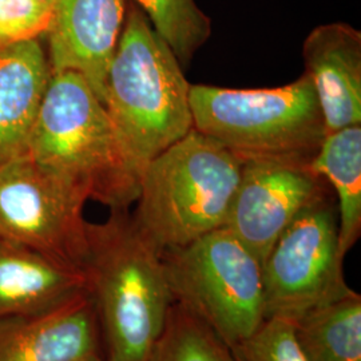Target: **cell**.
Masks as SVG:
<instances>
[{
  "instance_id": "cell-1",
  "label": "cell",
  "mask_w": 361,
  "mask_h": 361,
  "mask_svg": "<svg viewBox=\"0 0 361 361\" xmlns=\"http://www.w3.org/2000/svg\"><path fill=\"white\" fill-rule=\"evenodd\" d=\"M85 273L107 361H149L173 304L161 252L128 209L87 224Z\"/></svg>"
},
{
  "instance_id": "cell-2",
  "label": "cell",
  "mask_w": 361,
  "mask_h": 361,
  "mask_svg": "<svg viewBox=\"0 0 361 361\" xmlns=\"http://www.w3.org/2000/svg\"><path fill=\"white\" fill-rule=\"evenodd\" d=\"M27 153L58 180L110 210L129 209L141 174L104 102L75 71L51 73Z\"/></svg>"
},
{
  "instance_id": "cell-3",
  "label": "cell",
  "mask_w": 361,
  "mask_h": 361,
  "mask_svg": "<svg viewBox=\"0 0 361 361\" xmlns=\"http://www.w3.org/2000/svg\"><path fill=\"white\" fill-rule=\"evenodd\" d=\"M190 85L180 61L142 10H126L107 71L104 106L140 174L193 129Z\"/></svg>"
},
{
  "instance_id": "cell-4",
  "label": "cell",
  "mask_w": 361,
  "mask_h": 361,
  "mask_svg": "<svg viewBox=\"0 0 361 361\" xmlns=\"http://www.w3.org/2000/svg\"><path fill=\"white\" fill-rule=\"evenodd\" d=\"M243 165L222 143L190 130L143 168L138 228L159 252L224 228Z\"/></svg>"
},
{
  "instance_id": "cell-5",
  "label": "cell",
  "mask_w": 361,
  "mask_h": 361,
  "mask_svg": "<svg viewBox=\"0 0 361 361\" xmlns=\"http://www.w3.org/2000/svg\"><path fill=\"white\" fill-rule=\"evenodd\" d=\"M193 129L243 161L267 157L313 158L326 135L314 87L305 74L271 89L190 85Z\"/></svg>"
},
{
  "instance_id": "cell-6",
  "label": "cell",
  "mask_w": 361,
  "mask_h": 361,
  "mask_svg": "<svg viewBox=\"0 0 361 361\" xmlns=\"http://www.w3.org/2000/svg\"><path fill=\"white\" fill-rule=\"evenodd\" d=\"M161 257L173 301L207 324L229 348L265 320L262 265L229 229L164 250Z\"/></svg>"
},
{
  "instance_id": "cell-7",
  "label": "cell",
  "mask_w": 361,
  "mask_h": 361,
  "mask_svg": "<svg viewBox=\"0 0 361 361\" xmlns=\"http://www.w3.org/2000/svg\"><path fill=\"white\" fill-rule=\"evenodd\" d=\"M265 319L296 322L350 290L338 252V219L328 197L302 210L262 262Z\"/></svg>"
},
{
  "instance_id": "cell-8",
  "label": "cell",
  "mask_w": 361,
  "mask_h": 361,
  "mask_svg": "<svg viewBox=\"0 0 361 361\" xmlns=\"http://www.w3.org/2000/svg\"><path fill=\"white\" fill-rule=\"evenodd\" d=\"M89 200L28 153L0 162V237L85 271Z\"/></svg>"
},
{
  "instance_id": "cell-9",
  "label": "cell",
  "mask_w": 361,
  "mask_h": 361,
  "mask_svg": "<svg viewBox=\"0 0 361 361\" xmlns=\"http://www.w3.org/2000/svg\"><path fill=\"white\" fill-rule=\"evenodd\" d=\"M312 158L246 159L225 222L226 229L264 262L271 246L297 216L326 195Z\"/></svg>"
},
{
  "instance_id": "cell-10",
  "label": "cell",
  "mask_w": 361,
  "mask_h": 361,
  "mask_svg": "<svg viewBox=\"0 0 361 361\" xmlns=\"http://www.w3.org/2000/svg\"><path fill=\"white\" fill-rule=\"evenodd\" d=\"M125 18V0H55L46 35L51 73L75 71L104 102L107 71Z\"/></svg>"
},
{
  "instance_id": "cell-11",
  "label": "cell",
  "mask_w": 361,
  "mask_h": 361,
  "mask_svg": "<svg viewBox=\"0 0 361 361\" xmlns=\"http://www.w3.org/2000/svg\"><path fill=\"white\" fill-rule=\"evenodd\" d=\"M102 343L89 292L44 313L0 320V361L104 360Z\"/></svg>"
},
{
  "instance_id": "cell-12",
  "label": "cell",
  "mask_w": 361,
  "mask_h": 361,
  "mask_svg": "<svg viewBox=\"0 0 361 361\" xmlns=\"http://www.w3.org/2000/svg\"><path fill=\"white\" fill-rule=\"evenodd\" d=\"M305 75L323 113L326 135L361 123V32L347 23L313 28L302 44Z\"/></svg>"
},
{
  "instance_id": "cell-13",
  "label": "cell",
  "mask_w": 361,
  "mask_h": 361,
  "mask_svg": "<svg viewBox=\"0 0 361 361\" xmlns=\"http://www.w3.org/2000/svg\"><path fill=\"white\" fill-rule=\"evenodd\" d=\"M85 292L83 269L0 237V320L44 313Z\"/></svg>"
},
{
  "instance_id": "cell-14",
  "label": "cell",
  "mask_w": 361,
  "mask_h": 361,
  "mask_svg": "<svg viewBox=\"0 0 361 361\" xmlns=\"http://www.w3.org/2000/svg\"><path fill=\"white\" fill-rule=\"evenodd\" d=\"M50 77L40 40L0 49V162L26 153Z\"/></svg>"
},
{
  "instance_id": "cell-15",
  "label": "cell",
  "mask_w": 361,
  "mask_h": 361,
  "mask_svg": "<svg viewBox=\"0 0 361 361\" xmlns=\"http://www.w3.org/2000/svg\"><path fill=\"white\" fill-rule=\"evenodd\" d=\"M310 165L335 189L338 252L345 258L361 234V125L325 135Z\"/></svg>"
},
{
  "instance_id": "cell-16",
  "label": "cell",
  "mask_w": 361,
  "mask_h": 361,
  "mask_svg": "<svg viewBox=\"0 0 361 361\" xmlns=\"http://www.w3.org/2000/svg\"><path fill=\"white\" fill-rule=\"evenodd\" d=\"M300 348L308 361H361V296L349 290L295 322Z\"/></svg>"
},
{
  "instance_id": "cell-17",
  "label": "cell",
  "mask_w": 361,
  "mask_h": 361,
  "mask_svg": "<svg viewBox=\"0 0 361 361\" xmlns=\"http://www.w3.org/2000/svg\"><path fill=\"white\" fill-rule=\"evenodd\" d=\"M149 361H235L229 348L192 312L171 304Z\"/></svg>"
},
{
  "instance_id": "cell-18",
  "label": "cell",
  "mask_w": 361,
  "mask_h": 361,
  "mask_svg": "<svg viewBox=\"0 0 361 361\" xmlns=\"http://www.w3.org/2000/svg\"><path fill=\"white\" fill-rule=\"evenodd\" d=\"M155 31L166 40L180 65L189 63L212 32V23L195 0H134Z\"/></svg>"
},
{
  "instance_id": "cell-19",
  "label": "cell",
  "mask_w": 361,
  "mask_h": 361,
  "mask_svg": "<svg viewBox=\"0 0 361 361\" xmlns=\"http://www.w3.org/2000/svg\"><path fill=\"white\" fill-rule=\"evenodd\" d=\"M232 349L235 361H308L297 343L295 323L267 317L256 332Z\"/></svg>"
},
{
  "instance_id": "cell-20",
  "label": "cell",
  "mask_w": 361,
  "mask_h": 361,
  "mask_svg": "<svg viewBox=\"0 0 361 361\" xmlns=\"http://www.w3.org/2000/svg\"><path fill=\"white\" fill-rule=\"evenodd\" d=\"M52 11L46 0H0V49L46 38Z\"/></svg>"
},
{
  "instance_id": "cell-21",
  "label": "cell",
  "mask_w": 361,
  "mask_h": 361,
  "mask_svg": "<svg viewBox=\"0 0 361 361\" xmlns=\"http://www.w3.org/2000/svg\"><path fill=\"white\" fill-rule=\"evenodd\" d=\"M46 1H49V3H51V4H54V1H55V0H46Z\"/></svg>"
},
{
  "instance_id": "cell-22",
  "label": "cell",
  "mask_w": 361,
  "mask_h": 361,
  "mask_svg": "<svg viewBox=\"0 0 361 361\" xmlns=\"http://www.w3.org/2000/svg\"><path fill=\"white\" fill-rule=\"evenodd\" d=\"M94 361H104V360H94Z\"/></svg>"
}]
</instances>
